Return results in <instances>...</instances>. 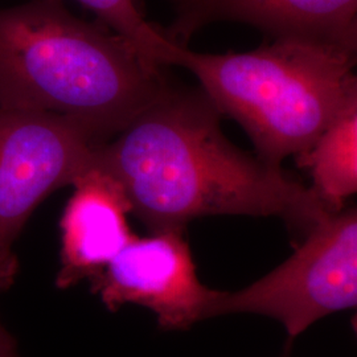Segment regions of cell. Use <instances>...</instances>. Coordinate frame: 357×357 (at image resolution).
<instances>
[{
	"label": "cell",
	"instance_id": "10",
	"mask_svg": "<svg viewBox=\"0 0 357 357\" xmlns=\"http://www.w3.org/2000/svg\"><path fill=\"white\" fill-rule=\"evenodd\" d=\"M98 17V22L126 38L142 56L159 66L175 65L183 45L149 23L135 0H76Z\"/></svg>",
	"mask_w": 357,
	"mask_h": 357
},
{
	"label": "cell",
	"instance_id": "12",
	"mask_svg": "<svg viewBox=\"0 0 357 357\" xmlns=\"http://www.w3.org/2000/svg\"><path fill=\"white\" fill-rule=\"evenodd\" d=\"M172 1H174V3H175V6H176V8H178V7H180V6H181V4H184V3H185V1H187V0H172Z\"/></svg>",
	"mask_w": 357,
	"mask_h": 357
},
{
	"label": "cell",
	"instance_id": "1",
	"mask_svg": "<svg viewBox=\"0 0 357 357\" xmlns=\"http://www.w3.org/2000/svg\"><path fill=\"white\" fill-rule=\"evenodd\" d=\"M204 91L169 84L113 141L96 165L121 184L131 213L155 231L216 215L278 217L308 233L331 213L311 187L237 149Z\"/></svg>",
	"mask_w": 357,
	"mask_h": 357
},
{
	"label": "cell",
	"instance_id": "11",
	"mask_svg": "<svg viewBox=\"0 0 357 357\" xmlns=\"http://www.w3.org/2000/svg\"><path fill=\"white\" fill-rule=\"evenodd\" d=\"M0 357H22L16 340L0 320Z\"/></svg>",
	"mask_w": 357,
	"mask_h": 357
},
{
	"label": "cell",
	"instance_id": "3",
	"mask_svg": "<svg viewBox=\"0 0 357 357\" xmlns=\"http://www.w3.org/2000/svg\"><path fill=\"white\" fill-rule=\"evenodd\" d=\"M188 69L221 114L236 119L257 156L281 167L357 109L356 51L311 38H274L246 53L209 54L181 48Z\"/></svg>",
	"mask_w": 357,
	"mask_h": 357
},
{
	"label": "cell",
	"instance_id": "6",
	"mask_svg": "<svg viewBox=\"0 0 357 357\" xmlns=\"http://www.w3.org/2000/svg\"><path fill=\"white\" fill-rule=\"evenodd\" d=\"M91 286L109 310L128 303L147 307L166 330L188 328L208 318L218 294L199 281L183 229L135 236L91 280Z\"/></svg>",
	"mask_w": 357,
	"mask_h": 357
},
{
	"label": "cell",
	"instance_id": "7",
	"mask_svg": "<svg viewBox=\"0 0 357 357\" xmlns=\"http://www.w3.org/2000/svg\"><path fill=\"white\" fill-rule=\"evenodd\" d=\"M176 10L166 35L178 45L211 23L237 22L274 38H311L357 48V0H187Z\"/></svg>",
	"mask_w": 357,
	"mask_h": 357
},
{
	"label": "cell",
	"instance_id": "2",
	"mask_svg": "<svg viewBox=\"0 0 357 357\" xmlns=\"http://www.w3.org/2000/svg\"><path fill=\"white\" fill-rule=\"evenodd\" d=\"M162 68L64 0L0 8V107L64 118L105 143L166 89Z\"/></svg>",
	"mask_w": 357,
	"mask_h": 357
},
{
	"label": "cell",
	"instance_id": "9",
	"mask_svg": "<svg viewBox=\"0 0 357 357\" xmlns=\"http://www.w3.org/2000/svg\"><path fill=\"white\" fill-rule=\"evenodd\" d=\"M310 169L311 187L331 212L343 211L357 191V109H352L327 128L306 153L295 156Z\"/></svg>",
	"mask_w": 357,
	"mask_h": 357
},
{
	"label": "cell",
	"instance_id": "5",
	"mask_svg": "<svg viewBox=\"0 0 357 357\" xmlns=\"http://www.w3.org/2000/svg\"><path fill=\"white\" fill-rule=\"evenodd\" d=\"M98 144L64 118L0 107V291L16 280L13 246L28 218L94 165Z\"/></svg>",
	"mask_w": 357,
	"mask_h": 357
},
{
	"label": "cell",
	"instance_id": "4",
	"mask_svg": "<svg viewBox=\"0 0 357 357\" xmlns=\"http://www.w3.org/2000/svg\"><path fill=\"white\" fill-rule=\"evenodd\" d=\"M357 302L356 209L320 221L281 266L237 293L217 294L209 317L258 314L280 320L294 339Z\"/></svg>",
	"mask_w": 357,
	"mask_h": 357
},
{
	"label": "cell",
	"instance_id": "8",
	"mask_svg": "<svg viewBox=\"0 0 357 357\" xmlns=\"http://www.w3.org/2000/svg\"><path fill=\"white\" fill-rule=\"evenodd\" d=\"M72 185L75 191L60 221V289L91 281L135 237L128 227V197L109 172L94 162Z\"/></svg>",
	"mask_w": 357,
	"mask_h": 357
}]
</instances>
